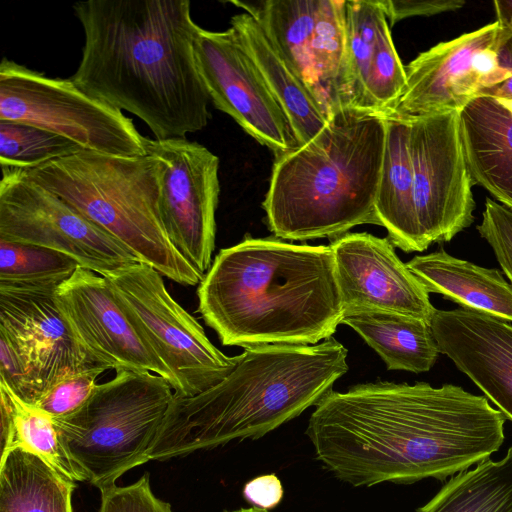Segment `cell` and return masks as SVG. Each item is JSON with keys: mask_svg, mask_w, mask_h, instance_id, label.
<instances>
[{"mask_svg": "<svg viewBox=\"0 0 512 512\" xmlns=\"http://www.w3.org/2000/svg\"><path fill=\"white\" fill-rule=\"evenodd\" d=\"M506 417L454 384L377 381L331 391L305 434L316 459L353 487L444 481L497 452Z\"/></svg>", "mask_w": 512, "mask_h": 512, "instance_id": "1", "label": "cell"}, {"mask_svg": "<svg viewBox=\"0 0 512 512\" xmlns=\"http://www.w3.org/2000/svg\"><path fill=\"white\" fill-rule=\"evenodd\" d=\"M73 10L84 31L74 83L143 121L155 139L186 138L211 118L194 58L199 25L189 0H88Z\"/></svg>", "mask_w": 512, "mask_h": 512, "instance_id": "2", "label": "cell"}, {"mask_svg": "<svg viewBox=\"0 0 512 512\" xmlns=\"http://www.w3.org/2000/svg\"><path fill=\"white\" fill-rule=\"evenodd\" d=\"M198 312L226 346L315 345L345 313L330 246L246 237L221 249Z\"/></svg>", "mask_w": 512, "mask_h": 512, "instance_id": "3", "label": "cell"}, {"mask_svg": "<svg viewBox=\"0 0 512 512\" xmlns=\"http://www.w3.org/2000/svg\"><path fill=\"white\" fill-rule=\"evenodd\" d=\"M348 351L330 337L315 345L248 347L220 382L174 398L150 460H167L234 440H256L316 406L348 372Z\"/></svg>", "mask_w": 512, "mask_h": 512, "instance_id": "4", "label": "cell"}, {"mask_svg": "<svg viewBox=\"0 0 512 512\" xmlns=\"http://www.w3.org/2000/svg\"><path fill=\"white\" fill-rule=\"evenodd\" d=\"M385 141V114L343 108L310 141L275 156L262 204L274 236L334 238L357 225H378Z\"/></svg>", "mask_w": 512, "mask_h": 512, "instance_id": "5", "label": "cell"}, {"mask_svg": "<svg viewBox=\"0 0 512 512\" xmlns=\"http://www.w3.org/2000/svg\"><path fill=\"white\" fill-rule=\"evenodd\" d=\"M19 171L26 180L66 201L162 276L184 286L203 279L168 238L160 209L163 166L152 155L124 157L82 150Z\"/></svg>", "mask_w": 512, "mask_h": 512, "instance_id": "6", "label": "cell"}, {"mask_svg": "<svg viewBox=\"0 0 512 512\" xmlns=\"http://www.w3.org/2000/svg\"><path fill=\"white\" fill-rule=\"evenodd\" d=\"M173 398L163 377L123 370L97 384L77 410L52 420L87 482L102 490L150 460L148 452Z\"/></svg>", "mask_w": 512, "mask_h": 512, "instance_id": "7", "label": "cell"}, {"mask_svg": "<svg viewBox=\"0 0 512 512\" xmlns=\"http://www.w3.org/2000/svg\"><path fill=\"white\" fill-rule=\"evenodd\" d=\"M0 121L37 126L86 151L147 155V138L121 110L88 94L71 78L48 77L6 57L0 63Z\"/></svg>", "mask_w": 512, "mask_h": 512, "instance_id": "8", "label": "cell"}, {"mask_svg": "<svg viewBox=\"0 0 512 512\" xmlns=\"http://www.w3.org/2000/svg\"><path fill=\"white\" fill-rule=\"evenodd\" d=\"M104 277L137 332L171 371L175 396L202 393L234 369L239 355L229 357L212 344L154 268L137 262Z\"/></svg>", "mask_w": 512, "mask_h": 512, "instance_id": "9", "label": "cell"}, {"mask_svg": "<svg viewBox=\"0 0 512 512\" xmlns=\"http://www.w3.org/2000/svg\"><path fill=\"white\" fill-rule=\"evenodd\" d=\"M255 16L330 117L351 108L346 70L345 0L232 1Z\"/></svg>", "mask_w": 512, "mask_h": 512, "instance_id": "10", "label": "cell"}, {"mask_svg": "<svg viewBox=\"0 0 512 512\" xmlns=\"http://www.w3.org/2000/svg\"><path fill=\"white\" fill-rule=\"evenodd\" d=\"M0 239L64 253L100 276L139 262L117 239L66 201L1 168Z\"/></svg>", "mask_w": 512, "mask_h": 512, "instance_id": "11", "label": "cell"}, {"mask_svg": "<svg viewBox=\"0 0 512 512\" xmlns=\"http://www.w3.org/2000/svg\"><path fill=\"white\" fill-rule=\"evenodd\" d=\"M421 251L450 242L474 222L475 201L459 133V111L407 117Z\"/></svg>", "mask_w": 512, "mask_h": 512, "instance_id": "12", "label": "cell"}, {"mask_svg": "<svg viewBox=\"0 0 512 512\" xmlns=\"http://www.w3.org/2000/svg\"><path fill=\"white\" fill-rule=\"evenodd\" d=\"M146 148L163 166L160 209L168 238L204 277L215 246L219 158L187 138H147Z\"/></svg>", "mask_w": 512, "mask_h": 512, "instance_id": "13", "label": "cell"}, {"mask_svg": "<svg viewBox=\"0 0 512 512\" xmlns=\"http://www.w3.org/2000/svg\"><path fill=\"white\" fill-rule=\"evenodd\" d=\"M193 49L198 73L217 109L275 156L300 146L287 115L232 27L210 31L198 26Z\"/></svg>", "mask_w": 512, "mask_h": 512, "instance_id": "14", "label": "cell"}, {"mask_svg": "<svg viewBox=\"0 0 512 512\" xmlns=\"http://www.w3.org/2000/svg\"><path fill=\"white\" fill-rule=\"evenodd\" d=\"M501 30L496 20L420 53L405 67L406 86L391 113L413 117L460 111L482 88L503 79L495 52Z\"/></svg>", "mask_w": 512, "mask_h": 512, "instance_id": "15", "label": "cell"}, {"mask_svg": "<svg viewBox=\"0 0 512 512\" xmlns=\"http://www.w3.org/2000/svg\"><path fill=\"white\" fill-rule=\"evenodd\" d=\"M56 302L79 344L96 365L116 372L149 371L174 388L171 371L137 332L105 277L79 266L58 287Z\"/></svg>", "mask_w": 512, "mask_h": 512, "instance_id": "16", "label": "cell"}, {"mask_svg": "<svg viewBox=\"0 0 512 512\" xmlns=\"http://www.w3.org/2000/svg\"><path fill=\"white\" fill-rule=\"evenodd\" d=\"M344 310H379L431 322L428 291L388 238L345 233L330 243Z\"/></svg>", "mask_w": 512, "mask_h": 512, "instance_id": "17", "label": "cell"}, {"mask_svg": "<svg viewBox=\"0 0 512 512\" xmlns=\"http://www.w3.org/2000/svg\"><path fill=\"white\" fill-rule=\"evenodd\" d=\"M58 287L0 284V321L13 328L27 345L36 403L64 378L98 366L79 344L60 311L56 302Z\"/></svg>", "mask_w": 512, "mask_h": 512, "instance_id": "18", "label": "cell"}, {"mask_svg": "<svg viewBox=\"0 0 512 512\" xmlns=\"http://www.w3.org/2000/svg\"><path fill=\"white\" fill-rule=\"evenodd\" d=\"M447 356L512 421V325L487 313L438 310L430 322Z\"/></svg>", "mask_w": 512, "mask_h": 512, "instance_id": "19", "label": "cell"}, {"mask_svg": "<svg viewBox=\"0 0 512 512\" xmlns=\"http://www.w3.org/2000/svg\"><path fill=\"white\" fill-rule=\"evenodd\" d=\"M344 27L351 108L391 113L404 92L406 71L380 0H345Z\"/></svg>", "mask_w": 512, "mask_h": 512, "instance_id": "20", "label": "cell"}, {"mask_svg": "<svg viewBox=\"0 0 512 512\" xmlns=\"http://www.w3.org/2000/svg\"><path fill=\"white\" fill-rule=\"evenodd\" d=\"M459 133L473 184L512 210V105L476 96L459 111Z\"/></svg>", "mask_w": 512, "mask_h": 512, "instance_id": "21", "label": "cell"}, {"mask_svg": "<svg viewBox=\"0 0 512 512\" xmlns=\"http://www.w3.org/2000/svg\"><path fill=\"white\" fill-rule=\"evenodd\" d=\"M406 264L428 293L512 322V285L499 269L453 257L443 248L416 255Z\"/></svg>", "mask_w": 512, "mask_h": 512, "instance_id": "22", "label": "cell"}, {"mask_svg": "<svg viewBox=\"0 0 512 512\" xmlns=\"http://www.w3.org/2000/svg\"><path fill=\"white\" fill-rule=\"evenodd\" d=\"M231 27L287 115L299 145L310 141L329 119L314 95L255 16L248 12L234 15Z\"/></svg>", "mask_w": 512, "mask_h": 512, "instance_id": "23", "label": "cell"}, {"mask_svg": "<svg viewBox=\"0 0 512 512\" xmlns=\"http://www.w3.org/2000/svg\"><path fill=\"white\" fill-rule=\"evenodd\" d=\"M378 225L391 243L406 253L422 252L414 204L410 123L407 117L386 114V141L375 200Z\"/></svg>", "mask_w": 512, "mask_h": 512, "instance_id": "24", "label": "cell"}, {"mask_svg": "<svg viewBox=\"0 0 512 512\" xmlns=\"http://www.w3.org/2000/svg\"><path fill=\"white\" fill-rule=\"evenodd\" d=\"M342 323L355 330L388 370L428 372L440 352L431 326L422 320L379 310H350Z\"/></svg>", "mask_w": 512, "mask_h": 512, "instance_id": "25", "label": "cell"}, {"mask_svg": "<svg viewBox=\"0 0 512 512\" xmlns=\"http://www.w3.org/2000/svg\"><path fill=\"white\" fill-rule=\"evenodd\" d=\"M75 487V482L23 447L1 456L0 512H72Z\"/></svg>", "mask_w": 512, "mask_h": 512, "instance_id": "26", "label": "cell"}, {"mask_svg": "<svg viewBox=\"0 0 512 512\" xmlns=\"http://www.w3.org/2000/svg\"><path fill=\"white\" fill-rule=\"evenodd\" d=\"M417 512H512V446L452 476Z\"/></svg>", "mask_w": 512, "mask_h": 512, "instance_id": "27", "label": "cell"}, {"mask_svg": "<svg viewBox=\"0 0 512 512\" xmlns=\"http://www.w3.org/2000/svg\"><path fill=\"white\" fill-rule=\"evenodd\" d=\"M78 267L79 264L64 253L0 239V284L60 286Z\"/></svg>", "mask_w": 512, "mask_h": 512, "instance_id": "28", "label": "cell"}, {"mask_svg": "<svg viewBox=\"0 0 512 512\" xmlns=\"http://www.w3.org/2000/svg\"><path fill=\"white\" fill-rule=\"evenodd\" d=\"M82 150L71 140L37 126L0 121L1 168L30 170Z\"/></svg>", "mask_w": 512, "mask_h": 512, "instance_id": "29", "label": "cell"}, {"mask_svg": "<svg viewBox=\"0 0 512 512\" xmlns=\"http://www.w3.org/2000/svg\"><path fill=\"white\" fill-rule=\"evenodd\" d=\"M13 402L14 433L11 449L23 447L37 454L66 480L87 481L86 475L71 459L63 446L52 418L41 410L24 403L14 394Z\"/></svg>", "mask_w": 512, "mask_h": 512, "instance_id": "30", "label": "cell"}, {"mask_svg": "<svg viewBox=\"0 0 512 512\" xmlns=\"http://www.w3.org/2000/svg\"><path fill=\"white\" fill-rule=\"evenodd\" d=\"M0 384L24 403L35 405L32 361L27 345L13 328L1 321Z\"/></svg>", "mask_w": 512, "mask_h": 512, "instance_id": "31", "label": "cell"}, {"mask_svg": "<svg viewBox=\"0 0 512 512\" xmlns=\"http://www.w3.org/2000/svg\"><path fill=\"white\" fill-rule=\"evenodd\" d=\"M105 371L104 367L93 366L72 374L50 388L33 407L51 418L68 415L89 398L97 386L98 377Z\"/></svg>", "mask_w": 512, "mask_h": 512, "instance_id": "32", "label": "cell"}, {"mask_svg": "<svg viewBox=\"0 0 512 512\" xmlns=\"http://www.w3.org/2000/svg\"><path fill=\"white\" fill-rule=\"evenodd\" d=\"M476 229L492 248L502 272L512 285V210L486 198L482 221Z\"/></svg>", "mask_w": 512, "mask_h": 512, "instance_id": "33", "label": "cell"}, {"mask_svg": "<svg viewBox=\"0 0 512 512\" xmlns=\"http://www.w3.org/2000/svg\"><path fill=\"white\" fill-rule=\"evenodd\" d=\"M100 491L99 512H173L169 503L153 494L148 474L131 485L114 484Z\"/></svg>", "mask_w": 512, "mask_h": 512, "instance_id": "34", "label": "cell"}, {"mask_svg": "<svg viewBox=\"0 0 512 512\" xmlns=\"http://www.w3.org/2000/svg\"><path fill=\"white\" fill-rule=\"evenodd\" d=\"M390 25L412 16H432L456 11L465 5L463 0H380Z\"/></svg>", "mask_w": 512, "mask_h": 512, "instance_id": "35", "label": "cell"}, {"mask_svg": "<svg viewBox=\"0 0 512 512\" xmlns=\"http://www.w3.org/2000/svg\"><path fill=\"white\" fill-rule=\"evenodd\" d=\"M495 52L497 65L505 72L506 76L502 80L482 88L477 96H490L512 103V31L504 24H502Z\"/></svg>", "mask_w": 512, "mask_h": 512, "instance_id": "36", "label": "cell"}, {"mask_svg": "<svg viewBox=\"0 0 512 512\" xmlns=\"http://www.w3.org/2000/svg\"><path fill=\"white\" fill-rule=\"evenodd\" d=\"M242 493L252 507L270 510L280 504L284 496V489L278 476L271 473L246 482Z\"/></svg>", "mask_w": 512, "mask_h": 512, "instance_id": "37", "label": "cell"}, {"mask_svg": "<svg viewBox=\"0 0 512 512\" xmlns=\"http://www.w3.org/2000/svg\"><path fill=\"white\" fill-rule=\"evenodd\" d=\"M496 20L512 31V0H496L493 2Z\"/></svg>", "mask_w": 512, "mask_h": 512, "instance_id": "38", "label": "cell"}, {"mask_svg": "<svg viewBox=\"0 0 512 512\" xmlns=\"http://www.w3.org/2000/svg\"><path fill=\"white\" fill-rule=\"evenodd\" d=\"M224 512H269V510L260 509L256 507L240 508L236 510L224 511Z\"/></svg>", "mask_w": 512, "mask_h": 512, "instance_id": "39", "label": "cell"}]
</instances>
